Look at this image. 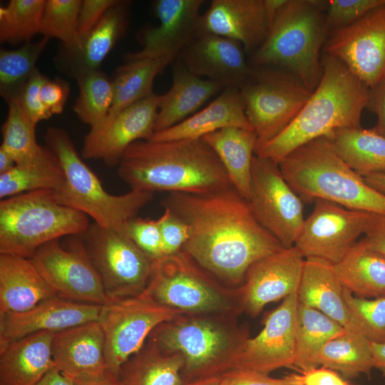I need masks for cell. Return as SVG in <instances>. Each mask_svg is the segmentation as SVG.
I'll use <instances>...</instances> for the list:
<instances>
[{"mask_svg": "<svg viewBox=\"0 0 385 385\" xmlns=\"http://www.w3.org/2000/svg\"><path fill=\"white\" fill-rule=\"evenodd\" d=\"M161 205L188 227L181 251L226 286L239 287L252 265L284 247L232 185L201 194L170 192Z\"/></svg>", "mask_w": 385, "mask_h": 385, "instance_id": "6da1fadb", "label": "cell"}, {"mask_svg": "<svg viewBox=\"0 0 385 385\" xmlns=\"http://www.w3.org/2000/svg\"><path fill=\"white\" fill-rule=\"evenodd\" d=\"M118 174L130 190L201 194L231 186L212 148L202 139L140 140L125 151Z\"/></svg>", "mask_w": 385, "mask_h": 385, "instance_id": "7a4b0ae2", "label": "cell"}, {"mask_svg": "<svg viewBox=\"0 0 385 385\" xmlns=\"http://www.w3.org/2000/svg\"><path fill=\"white\" fill-rule=\"evenodd\" d=\"M317 88L295 118L276 137L257 147L255 155L279 163L299 147L334 130L361 127L369 88L339 59L324 53Z\"/></svg>", "mask_w": 385, "mask_h": 385, "instance_id": "3957f363", "label": "cell"}, {"mask_svg": "<svg viewBox=\"0 0 385 385\" xmlns=\"http://www.w3.org/2000/svg\"><path fill=\"white\" fill-rule=\"evenodd\" d=\"M278 165L303 202L322 199L354 210L385 215V195L367 185L327 137L299 147Z\"/></svg>", "mask_w": 385, "mask_h": 385, "instance_id": "277c9868", "label": "cell"}, {"mask_svg": "<svg viewBox=\"0 0 385 385\" xmlns=\"http://www.w3.org/2000/svg\"><path fill=\"white\" fill-rule=\"evenodd\" d=\"M327 6V1L287 0L263 43L249 56L250 66L285 70L312 92L323 73L320 51L329 35Z\"/></svg>", "mask_w": 385, "mask_h": 385, "instance_id": "5b68a950", "label": "cell"}, {"mask_svg": "<svg viewBox=\"0 0 385 385\" xmlns=\"http://www.w3.org/2000/svg\"><path fill=\"white\" fill-rule=\"evenodd\" d=\"M44 139L64 175L63 185L53 191L56 200L90 217L101 227L125 230L128 222L153 199L154 193L146 191L130 190L117 195L107 192L64 129L48 128Z\"/></svg>", "mask_w": 385, "mask_h": 385, "instance_id": "8992f818", "label": "cell"}, {"mask_svg": "<svg viewBox=\"0 0 385 385\" xmlns=\"http://www.w3.org/2000/svg\"><path fill=\"white\" fill-rule=\"evenodd\" d=\"M88 217L59 203L53 190L21 193L0 201V254L31 258L42 245L83 235Z\"/></svg>", "mask_w": 385, "mask_h": 385, "instance_id": "52a82bcc", "label": "cell"}, {"mask_svg": "<svg viewBox=\"0 0 385 385\" xmlns=\"http://www.w3.org/2000/svg\"><path fill=\"white\" fill-rule=\"evenodd\" d=\"M144 292L156 302L185 314H238L239 287L225 285L184 252L156 260Z\"/></svg>", "mask_w": 385, "mask_h": 385, "instance_id": "ba28073f", "label": "cell"}, {"mask_svg": "<svg viewBox=\"0 0 385 385\" xmlns=\"http://www.w3.org/2000/svg\"><path fill=\"white\" fill-rule=\"evenodd\" d=\"M237 314H182L159 324L150 339L160 349L180 353L184 382L229 354L245 338L235 319Z\"/></svg>", "mask_w": 385, "mask_h": 385, "instance_id": "9c48e42d", "label": "cell"}, {"mask_svg": "<svg viewBox=\"0 0 385 385\" xmlns=\"http://www.w3.org/2000/svg\"><path fill=\"white\" fill-rule=\"evenodd\" d=\"M246 117L259 147L279 134L295 118L310 91L294 75L275 67H253L240 88Z\"/></svg>", "mask_w": 385, "mask_h": 385, "instance_id": "30bf717a", "label": "cell"}, {"mask_svg": "<svg viewBox=\"0 0 385 385\" xmlns=\"http://www.w3.org/2000/svg\"><path fill=\"white\" fill-rule=\"evenodd\" d=\"M297 304V292L284 298L267 316L264 327L257 335L245 338L224 358L193 380L218 377L233 371L269 374L278 369L294 365Z\"/></svg>", "mask_w": 385, "mask_h": 385, "instance_id": "8fae6325", "label": "cell"}, {"mask_svg": "<svg viewBox=\"0 0 385 385\" xmlns=\"http://www.w3.org/2000/svg\"><path fill=\"white\" fill-rule=\"evenodd\" d=\"M81 237L111 302L144 292L156 260L135 244L126 229L116 230L93 223Z\"/></svg>", "mask_w": 385, "mask_h": 385, "instance_id": "7c38bea8", "label": "cell"}, {"mask_svg": "<svg viewBox=\"0 0 385 385\" xmlns=\"http://www.w3.org/2000/svg\"><path fill=\"white\" fill-rule=\"evenodd\" d=\"M182 314L156 302L145 292L103 305L99 322L104 334L108 370L117 375L155 327Z\"/></svg>", "mask_w": 385, "mask_h": 385, "instance_id": "4fadbf2b", "label": "cell"}, {"mask_svg": "<svg viewBox=\"0 0 385 385\" xmlns=\"http://www.w3.org/2000/svg\"><path fill=\"white\" fill-rule=\"evenodd\" d=\"M248 203L257 221L284 247L294 245L305 220L304 202L277 163L253 156Z\"/></svg>", "mask_w": 385, "mask_h": 385, "instance_id": "5bb4252c", "label": "cell"}, {"mask_svg": "<svg viewBox=\"0 0 385 385\" xmlns=\"http://www.w3.org/2000/svg\"><path fill=\"white\" fill-rule=\"evenodd\" d=\"M30 259L56 297L98 305L111 302L81 235L71 236L66 246L49 242Z\"/></svg>", "mask_w": 385, "mask_h": 385, "instance_id": "9a60e30c", "label": "cell"}, {"mask_svg": "<svg viewBox=\"0 0 385 385\" xmlns=\"http://www.w3.org/2000/svg\"><path fill=\"white\" fill-rule=\"evenodd\" d=\"M294 245L307 258L338 263L364 235L370 213L317 199Z\"/></svg>", "mask_w": 385, "mask_h": 385, "instance_id": "2e32d148", "label": "cell"}, {"mask_svg": "<svg viewBox=\"0 0 385 385\" xmlns=\"http://www.w3.org/2000/svg\"><path fill=\"white\" fill-rule=\"evenodd\" d=\"M324 53L341 61L367 88L385 76V4L329 33Z\"/></svg>", "mask_w": 385, "mask_h": 385, "instance_id": "e0dca14e", "label": "cell"}, {"mask_svg": "<svg viewBox=\"0 0 385 385\" xmlns=\"http://www.w3.org/2000/svg\"><path fill=\"white\" fill-rule=\"evenodd\" d=\"M160 99L161 95L153 93L91 127L84 138L81 157L101 160L108 166L118 165L132 143L148 140L154 133Z\"/></svg>", "mask_w": 385, "mask_h": 385, "instance_id": "ac0fdd59", "label": "cell"}, {"mask_svg": "<svg viewBox=\"0 0 385 385\" xmlns=\"http://www.w3.org/2000/svg\"><path fill=\"white\" fill-rule=\"evenodd\" d=\"M304 260L293 245L252 265L239 287L241 310L255 317L265 305L298 292Z\"/></svg>", "mask_w": 385, "mask_h": 385, "instance_id": "d6986e66", "label": "cell"}, {"mask_svg": "<svg viewBox=\"0 0 385 385\" xmlns=\"http://www.w3.org/2000/svg\"><path fill=\"white\" fill-rule=\"evenodd\" d=\"M242 45L230 38L197 34L177 59L194 75L217 82L225 88H240L251 77L253 67Z\"/></svg>", "mask_w": 385, "mask_h": 385, "instance_id": "ffe728a7", "label": "cell"}, {"mask_svg": "<svg viewBox=\"0 0 385 385\" xmlns=\"http://www.w3.org/2000/svg\"><path fill=\"white\" fill-rule=\"evenodd\" d=\"M204 0H158L154 11L157 27L146 30L141 38L142 49L126 59L178 58L180 51L198 34L200 10Z\"/></svg>", "mask_w": 385, "mask_h": 385, "instance_id": "44dd1931", "label": "cell"}, {"mask_svg": "<svg viewBox=\"0 0 385 385\" xmlns=\"http://www.w3.org/2000/svg\"><path fill=\"white\" fill-rule=\"evenodd\" d=\"M102 307L55 296L29 310L1 315L0 351L10 342L35 332H56L86 322L99 321Z\"/></svg>", "mask_w": 385, "mask_h": 385, "instance_id": "7402d4cb", "label": "cell"}, {"mask_svg": "<svg viewBox=\"0 0 385 385\" xmlns=\"http://www.w3.org/2000/svg\"><path fill=\"white\" fill-rule=\"evenodd\" d=\"M269 29L264 0H212L198 23V34L235 40L249 56L263 43Z\"/></svg>", "mask_w": 385, "mask_h": 385, "instance_id": "603a6c76", "label": "cell"}, {"mask_svg": "<svg viewBox=\"0 0 385 385\" xmlns=\"http://www.w3.org/2000/svg\"><path fill=\"white\" fill-rule=\"evenodd\" d=\"M51 352L55 368L73 381L98 377L108 371L99 321L55 332Z\"/></svg>", "mask_w": 385, "mask_h": 385, "instance_id": "cb8c5ba5", "label": "cell"}, {"mask_svg": "<svg viewBox=\"0 0 385 385\" xmlns=\"http://www.w3.org/2000/svg\"><path fill=\"white\" fill-rule=\"evenodd\" d=\"M297 295L299 303L321 312L346 331L362 334L350 314L344 287L330 262L319 258L305 259Z\"/></svg>", "mask_w": 385, "mask_h": 385, "instance_id": "d4e9b609", "label": "cell"}, {"mask_svg": "<svg viewBox=\"0 0 385 385\" xmlns=\"http://www.w3.org/2000/svg\"><path fill=\"white\" fill-rule=\"evenodd\" d=\"M227 127L253 130L246 117L238 88L223 89L206 107L150 139L154 141L200 139Z\"/></svg>", "mask_w": 385, "mask_h": 385, "instance_id": "484cf974", "label": "cell"}, {"mask_svg": "<svg viewBox=\"0 0 385 385\" xmlns=\"http://www.w3.org/2000/svg\"><path fill=\"white\" fill-rule=\"evenodd\" d=\"M54 333L35 332L1 350L0 385H36L55 367L51 352Z\"/></svg>", "mask_w": 385, "mask_h": 385, "instance_id": "4316f807", "label": "cell"}, {"mask_svg": "<svg viewBox=\"0 0 385 385\" xmlns=\"http://www.w3.org/2000/svg\"><path fill=\"white\" fill-rule=\"evenodd\" d=\"M55 296L30 258L0 254V316L29 310Z\"/></svg>", "mask_w": 385, "mask_h": 385, "instance_id": "83f0119b", "label": "cell"}, {"mask_svg": "<svg viewBox=\"0 0 385 385\" xmlns=\"http://www.w3.org/2000/svg\"><path fill=\"white\" fill-rule=\"evenodd\" d=\"M223 89L225 87L217 82L194 75L178 61L173 67L171 87L161 95L154 133L166 130L195 113Z\"/></svg>", "mask_w": 385, "mask_h": 385, "instance_id": "f1b7e54d", "label": "cell"}, {"mask_svg": "<svg viewBox=\"0 0 385 385\" xmlns=\"http://www.w3.org/2000/svg\"><path fill=\"white\" fill-rule=\"evenodd\" d=\"M333 267L343 287L356 297H385V256L364 238Z\"/></svg>", "mask_w": 385, "mask_h": 385, "instance_id": "f546056e", "label": "cell"}, {"mask_svg": "<svg viewBox=\"0 0 385 385\" xmlns=\"http://www.w3.org/2000/svg\"><path fill=\"white\" fill-rule=\"evenodd\" d=\"M202 139L217 154L232 185L248 201L252 161L257 140L255 131L227 127L207 134Z\"/></svg>", "mask_w": 385, "mask_h": 385, "instance_id": "4dcf8cb0", "label": "cell"}, {"mask_svg": "<svg viewBox=\"0 0 385 385\" xmlns=\"http://www.w3.org/2000/svg\"><path fill=\"white\" fill-rule=\"evenodd\" d=\"M183 356L160 349L148 338L120 367L118 385H183Z\"/></svg>", "mask_w": 385, "mask_h": 385, "instance_id": "1f68e13d", "label": "cell"}, {"mask_svg": "<svg viewBox=\"0 0 385 385\" xmlns=\"http://www.w3.org/2000/svg\"><path fill=\"white\" fill-rule=\"evenodd\" d=\"M327 138L339 156L363 178L385 174V138L371 128L338 129Z\"/></svg>", "mask_w": 385, "mask_h": 385, "instance_id": "d6a6232c", "label": "cell"}, {"mask_svg": "<svg viewBox=\"0 0 385 385\" xmlns=\"http://www.w3.org/2000/svg\"><path fill=\"white\" fill-rule=\"evenodd\" d=\"M345 332V329L336 321L298 302L294 365L302 371L317 367V358L322 349Z\"/></svg>", "mask_w": 385, "mask_h": 385, "instance_id": "836d02e7", "label": "cell"}, {"mask_svg": "<svg viewBox=\"0 0 385 385\" xmlns=\"http://www.w3.org/2000/svg\"><path fill=\"white\" fill-rule=\"evenodd\" d=\"M64 175L54 154L46 147L37 158L16 164L0 174V199L31 191L56 190L63 183Z\"/></svg>", "mask_w": 385, "mask_h": 385, "instance_id": "e575fe53", "label": "cell"}, {"mask_svg": "<svg viewBox=\"0 0 385 385\" xmlns=\"http://www.w3.org/2000/svg\"><path fill=\"white\" fill-rule=\"evenodd\" d=\"M176 59L173 56L126 59L113 81L114 99L108 115L115 114L153 93L156 76Z\"/></svg>", "mask_w": 385, "mask_h": 385, "instance_id": "d590c367", "label": "cell"}, {"mask_svg": "<svg viewBox=\"0 0 385 385\" xmlns=\"http://www.w3.org/2000/svg\"><path fill=\"white\" fill-rule=\"evenodd\" d=\"M317 364L349 378L369 374L374 368L370 342L361 334L346 331L322 349Z\"/></svg>", "mask_w": 385, "mask_h": 385, "instance_id": "8d00e7d4", "label": "cell"}, {"mask_svg": "<svg viewBox=\"0 0 385 385\" xmlns=\"http://www.w3.org/2000/svg\"><path fill=\"white\" fill-rule=\"evenodd\" d=\"M127 3L120 1L112 7L83 39L79 70H95L101 65L125 31Z\"/></svg>", "mask_w": 385, "mask_h": 385, "instance_id": "74e56055", "label": "cell"}, {"mask_svg": "<svg viewBox=\"0 0 385 385\" xmlns=\"http://www.w3.org/2000/svg\"><path fill=\"white\" fill-rule=\"evenodd\" d=\"M79 95L74 112L85 123L93 127L108 115L114 99V86L98 69L78 70L76 74Z\"/></svg>", "mask_w": 385, "mask_h": 385, "instance_id": "f35d334b", "label": "cell"}, {"mask_svg": "<svg viewBox=\"0 0 385 385\" xmlns=\"http://www.w3.org/2000/svg\"><path fill=\"white\" fill-rule=\"evenodd\" d=\"M8 114L2 125L1 148L9 153L16 164L33 160L41 155L46 147L40 145L36 138V126L26 115L16 98L7 100Z\"/></svg>", "mask_w": 385, "mask_h": 385, "instance_id": "ab89813d", "label": "cell"}, {"mask_svg": "<svg viewBox=\"0 0 385 385\" xmlns=\"http://www.w3.org/2000/svg\"><path fill=\"white\" fill-rule=\"evenodd\" d=\"M48 39L43 36L36 42L25 43L17 49L1 50L0 88L6 100L15 96L36 71V63Z\"/></svg>", "mask_w": 385, "mask_h": 385, "instance_id": "60d3db41", "label": "cell"}, {"mask_svg": "<svg viewBox=\"0 0 385 385\" xmlns=\"http://www.w3.org/2000/svg\"><path fill=\"white\" fill-rule=\"evenodd\" d=\"M45 3V0H11L1 6V42L27 43L39 34Z\"/></svg>", "mask_w": 385, "mask_h": 385, "instance_id": "b9f144b4", "label": "cell"}, {"mask_svg": "<svg viewBox=\"0 0 385 385\" xmlns=\"http://www.w3.org/2000/svg\"><path fill=\"white\" fill-rule=\"evenodd\" d=\"M81 0H47L41 19L39 34L55 38L67 48L78 51L83 41L78 32Z\"/></svg>", "mask_w": 385, "mask_h": 385, "instance_id": "7bdbcfd3", "label": "cell"}, {"mask_svg": "<svg viewBox=\"0 0 385 385\" xmlns=\"http://www.w3.org/2000/svg\"><path fill=\"white\" fill-rule=\"evenodd\" d=\"M344 297L350 314L361 334L370 342L385 343V297L359 298L345 288Z\"/></svg>", "mask_w": 385, "mask_h": 385, "instance_id": "ee69618b", "label": "cell"}, {"mask_svg": "<svg viewBox=\"0 0 385 385\" xmlns=\"http://www.w3.org/2000/svg\"><path fill=\"white\" fill-rule=\"evenodd\" d=\"M385 4V0H329L326 9L329 33L344 28L370 11Z\"/></svg>", "mask_w": 385, "mask_h": 385, "instance_id": "f6af8a7d", "label": "cell"}, {"mask_svg": "<svg viewBox=\"0 0 385 385\" xmlns=\"http://www.w3.org/2000/svg\"><path fill=\"white\" fill-rule=\"evenodd\" d=\"M126 231L135 244L155 260L163 257L162 238L158 220L138 217L130 220Z\"/></svg>", "mask_w": 385, "mask_h": 385, "instance_id": "bcb514c9", "label": "cell"}, {"mask_svg": "<svg viewBox=\"0 0 385 385\" xmlns=\"http://www.w3.org/2000/svg\"><path fill=\"white\" fill-rule=\"evenodd\" d=\"M46 79V77L36 70L14 96L26 115L35 125L51 117L40 98V90Z\"/></svg>", "mask_w": 385, "mask_h": 385, "instance_id": "7dc6e473", "label": "cell"}, {"mask_svg": "<svg viewBox=\"0 0 385 385\" xmlns=\"http://www.w3.org/2000/svg\"><path fill=\"white\" fill-rule=\"evenodd\" d=\"M160 230L163 257L180 252L189 237L187 225L170 210L165 209L158 219Z\"/></svg>", "mask_w": 385, "mask_h": 385, "instance_id": "c3c4849f", "label": "cell"}, {"mask_svg": "<svg viewBox=\"0 0 385 385\" xmlns=\"http://www.w3.org/2000/svg\"><path fill=\"white\" fill-rule=\"evenodd\" d=\"M217 378L219 379V385H302L297 374L278 379L256 371H233Z\"/></svg>", "mask_w": 385, "mask_h": 385, "instance_id": "681fc988", "label": "cell"}, {"mask_svg": "<svg viewBox=\"0 0 385 385\" xmlns=\"http://www.w3.org/2000/svg\"><path fill=\"white\" fill-rule=\"evenodd\" d=\"M118 2L116 0L82 1L78 18V32L82 41Z\"/></svg>", "mask_w": 385, "mask_h": 385, "instance_id": "f907efd6", "label": "cell"}, {"mask_svg": "<svg viewBox=\"0 0 385 385\" xmlns=\"http://www.w3.org/2000/svg\"><path fill=\"white\" fill-rule=\"evenodd\" d=\"M68 92L69 87L66 82L46 80L40 90V98L51 115L62 113Z\"/></svg>", "mask_w": 385, "mask_h": 385, "instance_id": "816d5d0a", "label": "cell"}, {"mask_svg": "<svg viewBox=\"0 0 385 385\" xmlns=\"http://www.w3.org/2000/svg\"><path fill=\"white\" fill-rule=\"evenodd\" d=\"M366 108L377 116V123L371 129L385 138V76L369 88Z\"/></svg>", "mask_w": 385, "mask_h": 385, "instance_id": "f5cc1de1", "label": "cell"}, {"mask_svg": "<svg viewBox=\"0 0 385 385\" xmlns=\"http://www.w3.org/2000/svg\"><path fill=\"white\" fill-rule=\"evenodd\" d=\"M297 375L302 385H350L337 371L324 366L304 370Z\"/></svg>", "mask_w": 385, "mask_h": 385, "instance_id": "db71d44e", "label": "cell"}, {"mask_svg": "<svg viewBox=\"0 0 385 385\" xmlns=\"http://www.w3.org/2000/svg\"><path fill=\"white\" fill-rule=\"evenodd\" d=\"M364 235V240L385 256V215L370 213Z\"/></svg>", "mask_w": 385, "mask_h": 385, "instance_id": "11a10c76", "label": "cell"}, {"mask_svg": "<svg viewBox=\"0 0 385 385\" xmlns=\"http://www.w3.org/2000/svg\"><path fill=\"white\" fill-rule=\"evenodd\" d=\"M36 385H75V383L53 367Z\"/></svg>", "mask_w": 385, "mask_h": 385, "instance_id": "9f6ffc18", "label": "cell"}, {"mask_svg": "<svg viewBox=\"0 0 385 385\" xmlns=\"http://www.w3.org/2000/svg\"><path fill=\"white\" fill-rule=\"evenodd\" d=\"M74 383L75 385H118L117 375L108 370L100 376L77 379Z\"/></svg>", "mask_w": 385, "mask_h": 385, "instance_id": "6f0895ef", "label": "cell"}, {"mask_svg": "<svg viewBox=\"0 0 385 385\" xmlns=\"http://www.w3.org/2000/svg\"><path fill=\"white\" fill-rule=\"evenodd\" d=\"M374 366L385 376V343L370 342Z\"/></svg>", "mask_w": 385, "mask_h": 385, "instance_id": "680465c9", "label": "cell"}, {"mask_svg": "<svg viewBox=\"0 0 385 385\" xmlns=\"http://www.w3.org/2000/svg\"><path fill=\"white\" fill-rule=\"evenodd\" d=\"M286 2L287 0H264L265 8L270 23V27L275 16Z\"/></svg>", "mask_w": 385, "mask_h": 385, "instance_id": "91938a15", "label": "cell"}, {"mask_svg": "<svg viewBox=\"0 0 385 385\" xmlns=\"http://www.w3.org/2000/svg\"><path fill=\"white\" fill-rule=\"evenodd\" d=\"M367 185L385 195V174L375 173L364 177Z\"/></svg>", "mask_w": 385, "mask_h": 385, "instance_id": "94428289", "label": "cell"}, {"mask_svg": "<svg viewBox=\"0 0 385 385\" xmlns=\"http://www.w3.org/2000/svg\"><path fill=\"white\" fill-rule=\"evenodd\" d=\"M16 165V163L13 157L0 147V174L9 171Z\"/></svg>", "mask_w": 385, "mask_h": 385, "instance_id": "6125c7cd", "label": "cell"}, {"mask_svg": "<svg viewBox=\"0 0 385 385\" xmlns=\"http://www.w3.org/2000/svg\"><path fill=\"white\" fill-rule=\"evenodd\" d=\"M183 385H219V379L217 377L200 379L185 382Z\"/></svg>", "mask_w": 385, "mask_h": 385, "instance_id": "be15d7a7", "label": "cell"}]
</instances>
